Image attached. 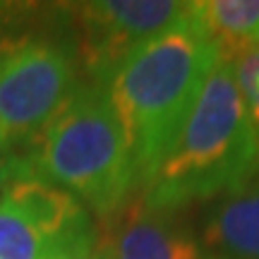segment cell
<instances>
[{
	"label": "cell",
	"mask_w": 259,
	"mask_h": 259,
	"mask_svg": "<svg viewBox=\"0 0 259 259\" xmlns=\"http://www.w3.org/2000/svg\"><path fill=\"white\" fill-rule=\"evenodd\" d=\"M233 77L240 89L242 106L252 130L259 139V46L250 48L233 60Z\"/></svg>",
	"instance_id": "8fae6325"
},
{
	"label": "cell",
	"mask_w": 259,
	"mask_h": 259,
	"mask_svg": "<svg viewBox=\"0 0 259 259\" xmlns=\"http://www.w3.org/2000/svg\"><path fill=\"white\" fill-rule=\"evenodd\" d=\"M259 170V139L242 106L233 65L221 60L197 94L173 144L144 183L142 204L170 213L242 185Z\"/></svg>",
	"instance_id": "7a4b0ae2"
},
{
	"label": "cell",
	"mask_w": 259,
	"mask_h": 259,
	"mask_svg": "<svg viewBox=\"0 0 259 259\" xmlns=\"http://www.w3.org/2000/svg\"><path fill=\"white\" fill-rule=\"evenodd\" d=\"M221 58L192 15L149 38L118 67L108 84L113 113L137 170L139 185L173 144L197 94Z\"/></svg>",
	"instance_id": "6da1fadb"
},
{
	"label": "cell",
	"mask_w": 259,
	"mask_h": 259,
	"mask_svg": "<svg viewBox=\"0 0 259 259\" xmlns=\"http://www.w3.org/2000/svg\"><path fill=\"white\" fill-rule=\"evenodd\" d=\"M199 242L213 259H259V170L219 199Z\"/></svg>",
	"instance_id": "ba28073f"
},
{
	"label": "cell",
	"mask_w": 259,
	"mask_h": 259,
	"mask_svg": "<svg viewBox=\"0 0 259 259\" xmlns=\"http://www.w3.org/2000/svg\"><path fill=\"white\" fill-rule=\"evenodd\" d=\"M99 233L108 259H213L192 233L142 202L125 204Z\"/></svg>",
	"instance_id": "8992f818"
},
{
	"label": "cell",
	"mask_w": 259,
	"mask_h": 259,
	"mask_svg": "<svg viewBox=\"0 0 259 259\" xmlns=\"http://www.w3.org/2000/svg\"><path fill=\"white\" fill-rule=\"evenodd\" d=\"M51 259H108L106 250H103L101 235L96 228H89L87 233L77 235L72 240H67L65 245H60Z\"/></svg>",
	"instance_id": "7c38bea8"
},
{
	"label": "cell",
	"mask_w": 259,
	"mask_h": 259,
	"mask_svg": "<svg viewBox=\"0 0 259 259\" xmlns=\"http://www.w3.org/2000/svg\"><path fill=\"white\" fill-rule=\"evenodd\" d=\"M190 12L176 0H96L77 5V58L92 84L106 87L142 44L158 36Z\"/></svg>",
	"instance_id": "5b68a950"
},
{
	"label": "cell",
	"mask_w": 259,
	"mask_h": 259,
	"mask_svg": "<svg viewBox=\"0 0 259 259\" xmlns=\"http://www.w3.org/2000/svg\"><path fill=\"white\" fill-rule=\"evenodd\" d=\"M0 202L19 213L53 247V252L67 240L94 228L87 206L63 187L34 176L24 156H17L15 173L5 185Z\"/></svg>",
	"instance_id": "52a82bcc"
},
{
	"label": "cell",
	"mask_w": 259,
	"mask_h": 259,
	"mask_svg": "<svg viewBox=\"0 0 259 259\" xmlns=\"http://www.w3.org/2000/svg\"><path fill=\"white\" fill-rule=\"evenodd\" d=\"M190 15L226 63L259 46V0H199Z\"/></svg>",
	"instance_id": "9c48e42d"
},
{
	"label": "cell",
	"mask_w": 259,
	"mask_h": 259,
	"mask_svg": "<svg viewBox=\"0 0 259 259\" xmlns=\"http://www.w3.org/2000/svg\"><path fill=\"white\" fill-rule=\"evenodd\" d=\"M77 89V60L48 38L0 44V154L24 156Z\"/></svg>",
	"instance_id": "277c9868"
},
{
	"label": "cell",
	"mask_w": 259,
	"mask_h": 259,
	"mask_svg": "<svg viewBox=\"0 0 259 259\" xmlns=\"http://www.w3.org/2000/svg\"><path fill=\"white\" fill-rule=\"evenodd\" d=\"M29 168L99 216H113L139 185L125 135L103 87H77L24 151Z\"/></svg>",
	"instance_id": "3957f363"
},
{
	"label": "cell",
	"mask_w": 259,
	"mask_h": 259,
	"mask_svg": "<svg viewBox=\"0 0 259 259\" xmlns=\"http://www.w3.org/2000/svg\"><path fill=\"white\" fill-rule=\"evenodd\" d=\"M15 163H17V156L0 154V197H3L5 185L10 183V178H12V173H15Z\"/></svg>",
	"instance_id": "4fadbf2b"
},
{
	"label": "cell",
	"mask_w": 259,
	"mask_h": 259,
	"mask_svg": "<svg viewBox=\"0 0 259 259\" xmlns=\"http://www.w3.org/2000/svg\"><path fill=\"white\" fill-rule=\"evenodd\" d=\"M53 247L19 213L0 202V259H51Z\"/></svg>",
	"instance_id": "30bf717a"
}]
</instances>
